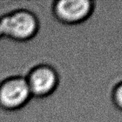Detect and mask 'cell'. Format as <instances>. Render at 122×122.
I'll return each mask as SVG.
<instances>
[{
    "label": "cell",
    "instance_id": "6",
    "mask_svg": "<svg viewBox=\"0 0 122 122\" xmlns=\"http://www.w3.org/2000/svg\"><path fill=\"white\" fill-rule=\"evenodd\" d=\"M2 35V30H1V27H0V36H1Z\"/></svg>",
    "mask_w": 122,
    "mask_h": 122
},
{
    "label": "cell",
    "instance_id": "5",
    "mask_svg": "<svg viewBox=\"0 0 122 122\" xmlns=\"http://www.w3.org/2000/svg\"><path fill=\"white\" fill-rule=\"evenodd\" d=\"M112 96L114 104L122 111V81L115 86Z\"/></svg>",
    "mask_w": 122,
    "mask_h": 122
},
{
    "label": "cell",
    "instance_id": "3",
    "mask_svg": "<svg viewBox=\"0 0 122 122\" xmlns=\"http://www.w3.org/2000/svg\"><path fill=\"white\" fill-rule=\"evenodd\" d=\"M27 82L32 94L38 97H44L56 89L59 76L53 66L42 63L33 69Z\"/></svg>",
    "mask_w": 122,
    "mask_h": 122
},
{
    "label": "cell",
    "instance_id": "2",
    "mask_svg": "<svg viewBox=\"0 0 122 122\" xmlns=\"http://www.w3.org/2000/svg\"><path fill=\"white\" fill-rule=\"evenodd\" d=\"M94 0H53V13L63 24L82 23L91 15Z\"/></svg>",
    "mask_w": 122,
    "mask_h": 122
},
{
    "label": "cell",
    "instance_id": "4",
    "mask_svg": "<svg viewBox=\"0 0 122 122\" xmlns=\"http://www.w3.org/2000/svg\"><path fill=\"white\" fill-rule=\"evenodd\" d=\"M32 95L27 80L14 78L5 82L0 87V103L5 107H20Z\"/></svg>",
    "mask_w": 122,
    "mask_h": 122
},
{
    "label": "cell",
    "instance_id": "1",
    "mask_svg": "<svg viewBox=\"0 0 122 122\" xmlns=\"http://www.w3.org/2000/svg\"><path fill=\"white\" fill-rule=\"evenodd\" d=\"M2 35L19 40H28L36 35L40 29L39 20L29 11H20L0 20Z\"/></svg>",
    "mask_w": 122,
    "mask_h": 122
}]
</instances>
